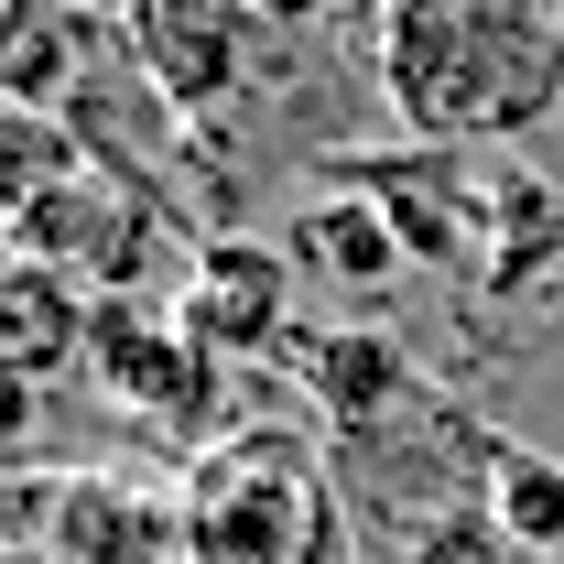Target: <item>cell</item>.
Here are the masks:
<instances>
[{"instance_id": "obj_1", "label": "cell", "mask_w": 564, "mask_h": 564, "mask_svg": "<svg viewBox=\"0 0 564 564\" xmlns=\"http://www.w3.org/2000/svg\"><path fill=\"white\" fill-rule=\"evenodd\" d=\"M380 98L434 152L543 131L564 109V0H380Z\"/></svg>"}, {"instance_id": "obj_2", "label": "cell", "mask_w": 564, "mask_h": 564, "mask_svg": "<svg viewBox=\"0 0 564 564\" xmlns=\"http://www.w3.org/2000/svg\"><path fill=\"white\" fill-rule=\"evenodd\" d=\"M174 510H185V554L196 564H348L326 467H315L304 434H282V423L217 434Z\"/></svg>"}, {"instance_id": "obj_3", "label": "cell", "mask_w": 564, "mask_h": 564, "mask_svg": "<svg viewBox=\"0 0 564 564\" xmlns=\"http://www.w3.org/2000/svg\"><path fill=\"white\" fill-rule=\"evenodd\" d=\"M120 44H131L141 87L174 109V120H207L250 87V44H261V11L250 0H120Z\"/></svg>"}, {"instance_id": "obj_4", "label": "cell", "mask_w": 564, "mask_h": 564, "mask_svg": "<svg viewBox=\"0 0 564 564\" xmlns=\"http://www.w3.org/2000/svg\"><path fill=\"white\" fill-rule=\"evenodd\" d=\"M87 380L120 402L131 423H163V434H207V391L217 358L185 337V315H141V304H98L87 326Z\"/></svg>"}, {"instance_id": "obj_5", "label": "cell", "mask_w": 564, "mask_h": 564, "mask_svg": "<svg viewBox=\"0 0 564 564\" xmlns=\"http://www.w3.org/2000/svg\"><path fill=\"white\" fill-rule=\"evenodd\" d=\"M174 315H185V337H196L207 358L272 348V337H293V261L261 250V239H207Z\"/></svg>"}, {"instance_id": "obj_6", "label": "cell", "mask_w": 564, "mask_h": 564, "mask_svg": "<svg viewBox=\"0 0 564 564\" xmlns=\"http://www.w3.org/2000/svg\"><path fill=\"white\" fill-rule=\"evenodd\" d=\"M87 326H98V304L76 293V272L55 261H33V250H0V369L11 380H66L87 369Z\"/></svg>"}, {"instance_id": "obj_7", "label": "cell", "mask_w": 564, "mask_h": 564, "mask_svg": "<svg viewBox=\"0 0 564 564\" xmlns=\"http://www.w3.org/2000/svg\"><path fill=\"white\" fill-rule=\"evenodd\" d=\"M293 250H326L315 272H337L348 293H369V282L402 272V228H391V207L380 196H326V207H304V228H293Z\"/></svg>"}, {"instance_id": "obj_8", "label": "cell", "mask_w": 564, "mask_h": 564, "mask_svg": "<svg viewBox=\"0 0 564 564\" xmlns=\"http://www.w3.org/2000/svg\"><path fill=\"white\" fill-rule=\"evenodd\" d=\"M76 66V22L66 0H0V98H55Z\"/></svg>"}, {"instance_id": "obj_9", "label": "cell", "mask_w": 564, "mask_h": 564, "mask_svg": "<svg viewBox=\"0 0 564 564\" xmlns=\"http://www.w3.org/2000/svg\"><path fill=\"white\" fill-rule=\"evenodd\" d=\"M489 521L521 543V554H554V543H564V467H543L532 445H499V499H489Z\"/></svg>"}, {"instance_id": "obj_10", "label": "cell", "mask_w": 564, "mask_h": 564, "mask_svg": "<svg viewBox=\"0 0 564 564\" xmlns=\"http://www.w3.org/2000/svg\"><path fill=\"white\" fill-rule=\"evenodd\" d=\"M304 369L326 380V402H337V413H369V402H391V391H402L391 337H304Z\"/></svg>"}, {"instance_id": "obj_11", "label": "cell", "mask_w": 564, "mask_h": 564, "mask_svg": "<svg viewBox=\"0 0 564 564\" xmlns=\"http://www.w3.org/2000/svg\"><path fill=\"white\" fill-rule=\"evenodd\" d=\"M413 564H521V543L499 532L489 510H456V521H445V532H434V543H423Z\"/></svg>"}, {"instance_id": "obj_12", "label": "cell", "mask_w": 564, "mask_h": 564, "mask_svg": "<svg viewBox=\"0 0 564 564\" xmlns=\"http://www.w3.org/2000/svg\"><path fill=\"white\" fill-rule=\"evenodd\" d=\"M22 434H33V380H11V369H0V467L22 456Z\"/></svg>"}, {"instance_id": "obj_13", "label": "cell", "mask_w": 564, "mask_h": 564, "mask_svg": "<svg viewBox=\"0 0 564 564\" xmlns=\"http://www.w3.org/2000/svg\"><path fill=\"white\" fill-rule=\"evenodd\" d=\"M261 22H315V11H337V0H250Z\"/></svg>"}]
</instances>
